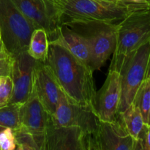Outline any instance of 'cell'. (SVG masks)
I'll list each match as a JSON object with an SVG mask.
<instances>
[{
    "label": "cell",
    "mask_w": 150,
    "mask_h": 150,
    "mask_svg": "<svg viewBox=\"0 0 150 150\" xmlns=\"http://www.w3.org/2000/svg\"><path fill=\"white\" fill-rule=\"evenodd\" d=\"M47 1H48L49 2L52 3L53 4H54V5L57 7H57H58L59 4V2H60V0H47Z\"/></svg>",
    "instance_id": "obj_26"
},
{
    "label": "cell",
    "mask_w": 150,
    "mask_h": 150,
    "mask_svg": "<svg viewBox=\"0 0 150 150\" xmlns=\"http://www.w3.org/2000/svg\"><path fill=\"white\" fill-rule=\"evenodd\" d=\"M149 52L150 42H147L129 56L120 70L121 98L118 114L124 111L133 102L138 89L144 81Z\"/></svg>",
    "instance_id": "obj_5"
},
{
    "label": "cell",
    "mask_w": 150,
    "mask_h": 150,
    "mask_svg": "<svg viewBox=\"0 0 150 150\" xmlns=\"http://www.w3.org/2000/svg\"><path fill=\"white\" fill-rule=\"evenodd\" d=\"M133 103L139 107L144 121L147 124L148 113L150 106V78L144 79L138 89Z\"/></svg>",
    "instance_id": "obj_18"
},
{
    "label": "cell",
    "mask_w": 150,
    "mask_h": 150,
    "mask_svg": "<svg viewBox=\"0 0 150 150\" xmlns=\"http://www.w3.org/2000/svg\"><path fill=\"white\" fill-rule=\"evenodd\" d=\"M16 149L19 150H39L33 135L21 126L13 130Z\"/></svg>",
    "instance_id": "obj_19"
},
{
    "label": "cell",
    "mask_w": 150,
    "mask_h": 150,
    "mask_svg": "<svg viewBox=\"0 0 150 150\" xmlns=\"http://www.w3.org/2000/svg\"><path fill=\"white\" fill-rule=\"evenodd\" d=\"M13 83L10 76L0 77V107L7 105L13 95Z\"/></svg>",
    "instance_id": "obj_21"
},
{
    "label": "cell",
    "mask_w": 150,
    "mask_h": 150,
    "mask_svg": "<svg viewBox=\"0 0 150 150\" xmlns=\"http://www.w3.org/2000/svg\"><path fill=\"white\" fill-rule=\"evenodd\" d=\"M19 11L33 24L35 29H45L50 38L61 25L60 13L47 0H11Z\"/></svg>",
    "instance_id": "obj_9"
},
{
    "label": "cell",
    "mask_w": 150,
    "mask_h": 150,
    "mask_svg": "<svg viewBox=\"0 0 150 150\" xmlns=\"http://www.w3.org/2000/svg\"><path fill=\"white\" fill-rule=\"evenodd\" d=\"M118 23L74 22L62 24L70 26L87 40L90 51L89 67L94 72L100 70L114 53Z\"/></svg>",
    "instance_id": "obj_3"
},
{
    "label": "cell",
    "mask_w": 150,
    "mask_h": 150,
    "mask_svg": "<svg viewBox=\"0 0 150 150\" xmlns=\"http://www.w3.org/2000/svg\"><path fill=\"white\" fill-rule=\"evenodd\" d=\"M0 150H1V149H0Z\"/></svg>",
    "instance_id": "obj_31"
},
{
    "label": "cell",
    "mask_w": 150,
    "mask_h": 150,
    "mask_svg": "<svg viewBox=\"0 0 150 150\" xmlns=\"http://www.w3.org/2000/svg\"><path fill=\"white\" fill-rule=\"evenodd\" d=\"M145 4L126 0H60L61 24L74 22L118 23Z\"/></svg>",
    "instance_id": "obj_2"
},
{
    "label": "cell",
    "mask_w": 150,
    "mask_h": 150,
    "mask_svg": "<svg viewBox=\"0 0 150 150\" xmlns=\"http://www.w3.org/2000/svg\"><path fill=\"white\" fill-rule=\"evenodd\" d=\"M149 2H150V0H149Z\"/></svg>",
    "instance_id": "obj_30"
},
{
    "label": "cell",
    "mask_w": 150,
    "mask_h": 150,
    "mask_svg": "<svg viewBox=\"0 0 150 150\" xmlns=\"http://www.w3.org/2000/svg\"><path fill=\"white\" fill-rule=\"evenodd\" d=\"M49 43L64 47L82 62L89 66L90 51L87 40L83 36L66 24H61L48 38Z\"/></svg>",
    "instance_id": "obj_14"
},
{
    "label": "cell",
    "mask_w": 150,
    "mask_h": 150,
    "mask_svg": "<svg viewBox=\"0 0 150 150\" xmlns=\"http://www.w3.org/2000/svg\"><path fill=\"white\" fill-rule=\"evenodd\" d=\"M20 122L35 137L45 133L51 120V114L45 109L32 86L29 98L21 105Z\"/></svg>",
    "instance_id": "obj_13"
},
{
    "label": "cell",
    "mask_w": 150,
    "mask_h": 150,
    "mask_svg": "<svg viewBox=\"0 0 150 150\" xmlns=\"http://www.w3.org/2000/svg\"><path fill=\"white\" fill-rule=\"evenodd\" d=\"M119 117L129 134L136 141H142L147 124L144 121L139 107L132 103L124 111L119 114Z\"/></svg>",
    "instance_id": "obj_15"
},
{
    "label": "cell",
    "mask_w": 150,
    "mask_h": 150,
    "mask_svg": "<svg viewBox=\"0 0 150 150\" xmlns=\"http://www.w3.org/2000/svg\"><path fill=\"white\" fill-rule=\"evenodd\" d=\"M1 40V32H0V41Z\"/></svg>",
    "instance_id": "obj_29"
},
{
    "label": "cell",
    "mask_w": 150,
    "mask_h": 150,
    "mask_svg": "<svg viewBox=\"0 0 150 150\" xmlns=\"http://www.w3.org/2000/svg\"><path fill=\"white\" fill-rule=\"evenodd\" d=\"M120 98V73L114 70H108L103 85L96 95L95 112L100 120L111 122L118 119Z\"/></svg>",
    "instance_id": "obj_10"
},
{
    "label": "cell",
    "mask_w": 150,
    "mask_h": 150,
    "mask_svg": "<svg viewBox=\"0 0 150 150\" xmlns=\"http://www.w3.org/2000/svg\"><path fill=\"white\" fill-rule=\"evenodd\" d=\"M0 149L1 150H14L16 149L13 130L5 127L0 132Z\"/></svg>",
    "instance_id": "obj_22"
},
{
    "label": "cell",
    "mask_w": 150,
    "mask_h": 150,
    "mask_svg": "<svg viewBox=\"0 0 150 150\" xmlns=\"http://www.w3.org/2000/svg\"><path fill=\"white\" fill-rule=\"evenodd\" d=\"M51 119L55 125L79 127L87 134L95 133L100 121L92 108L71 102L64 93Z\"/></svg>",
    "instance_id": "obj_6"
},
{
    "label": "cell",
    "mask_w": 150,
    "mask_h": 150,
    "mask_svg": "<svg viewBox=\"0 0 150 150\" xmlns=\"http://www.w3.org/2000/svg\"><path fill=\"white\" fill-rule=\"evenodd\" d=\"M143 149L150 150V125H147L143 138Z\"/></svg>",
    "instance_id": "obj_23"
},
{
    "label": "cell",
    "mask_w": 150,
    "mask_h": 150,
    "mask_svg": "<svg viewBox=\"0 0 150 150\" xmlns=\"http://www.w3.org/2000/svg\"><path fill=\"white\" fill-rule=\"evenodd\" d=\"M150 78V52H149V61H148L147 64V68H146V77L145 79Z\"/></svg>",
    "instance_id": "obj_25"
},
{
    "label": "cell",
    "mask_w": 150,
    "mask_h": 150,
    "mask_svg": "<svg viewBox=\"0 0 150 150\" xmlns=\"http://www.w3.org/2000/svg\"><path fill=\"white\" fill-rule=\"evenodd\" d=\"M49 48L48 35L42 28L35 29L31 35L27 52L34 59L45 62Z\"/></svg>",
    "instance_id": "obj_16"
},
{
    "label": "cell",
    "mask_w": 150,
    "mask_h": 150,
    "mask_svg": "<svg viewBox=\"0 0 150 150\" xmlns=\"http://www.w3.org/2000/svg\"><path fill=\"white\" fill-rule=\"evenodd\" d=\"M147 125H150V106L149 109V113H148V119H147Z\"/></svg>",
    "instance_id": "obj_27"
},
{
    "label": "cell",
    "mask_w": 150,
    "mask_h": 150,
    "mask_svg": "<svg viewBox=\"0 0 150 150\" xmlns=\"http://www.w3.org/2000/svg\"><path fill=\"white\" fill-rule=\"evenodd\" d=\"M130 2L136 3V4H148L149 0H126Z\"/></svg>",
    "instance_id": "obj_24"
},
{
    "label": "cell",
    "mask_w": 150,
    "mask_h": 150,
    "mask_svg": "<svg viewBox=\"0 0 150 150\" xmlns=\"http://www.w3.org/2000/svg\"><path fill=\"white\" fill-rule=\"evenodd\" d=\"M14 57L8 52L1 40L0 41V77L10 76L13 70Z\"/></svg>",
    "instance_id": "obj_20"
},
{
    "label": "cell",
    "mask_w": 150,
    "mask_h": 150,
    "mask_svg": "<svg viewBox=\"0 0 150 150\" xmlns=\"http://www.w3.org/2000/svg\"><path fill=\"white\" fill-rule=\"evenodd\" d=\"M4 128H5V127H3V126H1V125H0V132H1V130H4Z\"/></svg>",
    "instance_id": "obj_28"
},
{
    "label": "cell",
    "mask_w": 150,
    "mask_h": 150,
    "mask_svg": "<svg viewBox=\"0 0 150 150\" xmlns=\"http://www.w3.org/2000/svg\"><path fill=\"white\" fill-rule=\"evenodd\" d=\"M19 103H9L0 107V125L14 130L21 127L20 122L21 105Z\"/></svg>",
    "instance_id": "obj_17"
},
{
    "label": "cell",
    "mask_w": 150,
    "mask_h": 150,
    "mask_svg": "<svg viewBox=\"0 0 150 150\" xmlns=\"http://www.w3.org/2000/svg\"><path fill=\"white\" fill-rule=\"evenodd\" d=\"M136 140L123 125L120 117L115 121H100L95 133L90 134L88 150H135Z\"/></svg>",
    "instance_id": "obj_8"
},
{
    "label": "cell",
    "mask_w": 150,
    "mask_h": 150,
    "mask_svg": "<svg viewBox=\"0 0 150 150\" xmlns=\"http://www.w3.org/2000/svg\"><path fill=\"white\" fill-rule=\"evenodd\" d=\"M35 27L11 0H0L1 42L13 57L27 51Z\"/></svg>",
    "instance_id": "obj_4"
},
{
    "label": "cell",
    "mask_w": 150,
    "mask_h": 150,
    "mask_svg": "<svg viewBox=\"0 0 150 150\" xmlns=\"http://www.w3.org/2000/svg\"><path fill=\"white\" fill-rule=\"evenodd\" d=\"M32 86L45 109L52 115L63 92L48 66L43 62L36 61L35 62Z\"/></svg>",
    "instance_id": "obj_11"
},
{
    "label": "cell",
    "mask_w": 150,
    "mask_h": 150,
    "mask_svg": "<svg viewBox=\"0 0 150 150\" xmlns=\"http://www.w3.org/2000/svg\"><path fill=\"white\" fill-rule=\"evenodd\" d=\"M45 63L69 100L95 111L97 92L93 71L88 64L55 43H49Z\"/></svg>",
    "instance_id": "obj_1"
},
{
    "label": "cell",
    "mask_w": 150,
    "mask_h": 150,
    "mask_svg": "<svg viewBox=\"0 0 150 150\" xmlns=\"http://www.w3.org/2000/svg\"><path fill=\"white\" fill-rule=\"evenodd\" d=\"M89 136L79 127L55 125L51 119L45 133L35 139L39 150H87Z\"/></svg>",
    "instance_id": "obj_7"
},
{
    "label": "cell",
    "mask_w": 150,
    "mask_h": 150,
    "mask_svg": "<svg viewBox=\"0 0 150 150\" xmlns=\"http://www.w3.org/2000/svg\"><path fill=\"white\" fill-rule=\"evenodd\" d=\"M11 78L13 95L9 103L23 104L29 98L32 89L33 69L36 60L27 51L15 56Z\"/></svg>",
    "instance_id": "obj_12"
}]
</instances>
